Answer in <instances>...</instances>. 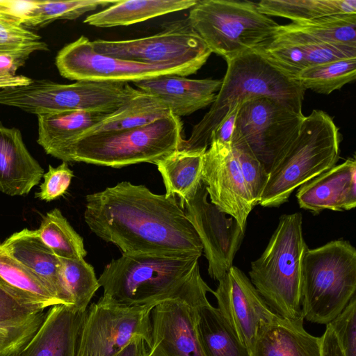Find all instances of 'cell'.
Here are the masks:
<instances>
[{"label": "cell", "instance_id": "obj_1", "mask_svg": "<svg viewBox=\"0 0 356 356\" xmlns=\"http://www.w3.org/2000/svg\"><path fill=\"white\" fill-rule=\"evenodd\" d=\"M85 222L122 254L201 256L200 237L179 199L124 181L86 197Z\"/></svg>", "mask_w": 356, "mask_h": 356}, {"label": "cell", "instance_id": "obj_2", "mask_svg": "<svg viewBox=\"0 0 356 356\" xmlns=\"http://www.w3.org/2000/svg\"><path fill=\"white\" fill-rule=\"evenodd\" d=\"M200 256L185 254H122L98 278L103 296L127 306L156 305L184 296L201 277Z\"/></svg>", "mask_w": 356, "mask_h": 356}, {"label": "cell", "instance_id": "obj_3", "mask_svg": "<svg viewBox=\"0 0 356 356\" xmlns=\"http://www.w3.org/2000/svg\"><path fill=\"white\" fill-rule=\"evenodd\" d=\"M305 90L296 79L279 69L259 51L228 60L214 102L181 148L207 149L217 126L241 104L253 98L274 99L302 113Z\"/></svg>", "mask_w": 356, "mask_h": 356}, {"label": "cell", "instance_id": "obj_4", "mask_svg": "<svg viewBox=\"0 0 356 356\" xmlns=\"http://www.w3.org/2000/svg\"><path fill=\"white\" fill-rule=\"evenodd\" d=\"M182 131L180 118L170 114L144 126L79 138L54 157L64 162L115 168L140 163L155 164L181 147Z\"/></svg>", "mask_w": 356, "mask_h": 356}, {"label": "cell", "instance_id": "obj_5", "mask_svg": "<svg viewBox=\"0 0 356 356\" xmlns=\"http://www.w3.org/2000/svg\"><path fill=\"white\" fill-rule=\"evenodd\" d=\"M302 225L300 213L282 215L265 250L252 261L249 271L250 282L269 308L289 320L303 318L302 266L308 248Z\"/></svg>", "mask_w": 356, "mask_h": 356}, {"label": "cell", "instance_id": "obj_6", "mask_svg": "<svg viewBox=\"0 0 356 356\" xmlns=\"http://www.w3.org/2000/svg\"><path fill=\"white\" fill-rule=\"evenodd\" d=\"M341 134L333 118L313 110L298 134L269 172L258 204L277 207L296 188L334 166L340 154Z\"/></svg>", "mask_w": 356, "mask_h": 356}, {"label": "cell", "instance_id": "obj_7", "mask_svg": "<svg viewBox=\"0 0 356 356\" xmlns=\"http://www.w3.org/2000/svg\"><path fill=\"white\" fill-rule=\"evenodd\" d=\"M187 21L211 52L226 62L268 45L280 26L249 1H197Z\"/></svg>", "mask_w": 356, "mask_h": 356}, {"label": "cell", "instance_id": "obj_8", "mask_svg": "<svg viewBox=\"0 0 356 356\" xmlns=\"http://www.w3.org/2000/svg\"><path fill=\"white\" fill-rule=\"evenodd\" d=\"M356 290V250L336 240L307 248L302 266L301 308L307 321L327 325L345 308Z\"/></svg>", "mask_w": 356, "mask_h": 356}, {"label": "cell", "instance_id": "obj_9", "mask_svg": "<svg viewBox=\"0 0 356 356\" xmlns=\"http://www.w3.org/2000/svg\"><path fill=\"white\" fill-rule=\"evenodd\" d=\"M140 92L128 83L32 80L26 86L0 90V105L37 115L66 111L113 113Z\"/></svg>", "mask_w": 356, "mask_h": 356}, {"label": "cell", "instance_id": "obj_10", "mask_svg": "<svg viewBox=\"0 0 356 356\" xmlns=\"http://www.w3.org/2000/svg\"><path fill=\"white\" fill-rule=\"evenodd\" d=\"M305 117L274 99H249L239 108L232 143L247 147L269 173L297 137Z\"/></svg>", "mask_w": 356, "mask_h": 356}, {"label": "cell", "instance_id": "obj_11", "mask_svg": "<svg viewBox=\"0 0 356 356\" xmlns=\"http://www.w3.org/2000/svg\"><path fill=\"white\" fill-rule=\"evenodd\" d=\"M155 306H127L102 296L86 310L75 356H115L136 337H143L149 346Z\"/></svg>", "mask_w": 356, "mask_h": 356}, {"label": "cell", "instance_id": "obj_12", "mask_svg": "<svg viewBox=\"0 0 356 356\" xmlns=\"http://www.w3.org/2000/svg\"><path fill=\"white\" fill-rule=\"evenodd\" d=\"M56 65L61 76L70 80L136 82L165 75L186 76L202 66L196 63L146 64L121 60L97 53L83 35L58 53Z\"/></svg>", "mask_w": 356, "mask_h": 356}, {"label": "cell", "instance_id": "obj_13", "mask_svg": "<svg viewBox=\"0 0 356 356\" xmlns=\"http://www.w3.org/2000/svg\"><path fill=\"white\" fill-rule=\"evenodd\" d=\"M91 43L98 54L146 64L190 63L203 66L211 54L187 19L171 23L161 32L148 37L96 40Z\"/></svg>", "mask_w": 356, "mask_h": 356}, {"label": "cell", "instance_id": "obj_14", "mask_svg": "<svg viewBox=\"0 0 356 356\" xmlns=\"http://www.w3.org/2000/svg\"><path fill=\"white\" fill-rule=\"evenodd\" d=\"M213 290L200 277L182 296L163 300L151 312L148 356H204L197 334L198 305Z\"/></svg>", "mask_w": 356, "mask_h": 356}, {"label": "cell", "instance_id": "obj_15", "mask_svg": "<svg viewBox=\"0 0 356 356\" xmlns=\"http://www.w3.org/2000/svg\"><path fill=\"white\" fill-rule=\"evenodd\" d=\"M184 207L201 241L208 261L209 275L218 281L233 266L245 230L232 217L227 218L224 212L209 202L202 181L194 197Z\"/></svg>", "mask_w": 356, "mask_h": 356}, {"label": "cell", "instance_id": "obj_16", "mask_svg": "<svg viewBox=\"0 0 356 356\" xmlns=\"http://www.w3.org/2000/svg\"><path fill=\"white\" fill-rule=\"evenodd\" d=\"M202 181L211 203L245 230L248 216L255 204L230 145L210 143L204 154Z\"/></svg>", "mask_w": 356, "mask_h": 356}, {"label": "cell", "instance_id": "obj_17", "mask_svg": "<svg viewBox=\"0 0 356 356\" xmlns=\"http://www.w3.org/2000/svg\"><path fill=\"white\" fill-rule=\"evenodd\" d=\"M212 293L223 316L250 350L259 325L270 321L276 314L266 305L250 279L234 266L218 280V286Z\"/></svg>", "mask_w": 356, "mask_h": 356}, {"label": "cell", "instance_id": "obj_18", "mask_svg": "<svg viewBox=\"0 0 356 356\" xmlns=\"http://www.w3.org/2000/svg\"><path fill=\"white\" fill-rule=\"evenodd\" d=\"M259 51L295 79L302 70L313 66L356 58V47L318 42L301 33L282 29L280 25L273 41Z\"/></svg>", "mask_w": 356, "mask_h": 356}, {"label": "cell", "instance_id": "obj_19", "mask_svg": "<svg viewBox=\"0 0 356 356\" xmlns=\"http://www.w3.org/2000/svg\"><path fill=\"white\" fill-rule=\"evenodd\" d=\"M296 197L300 208L315 214L324 210L354 209L356 206L355 156L300 186Z\"/></svg>", "mask_w": 356, "mask_h": 356}, {"label": "cell", "instance_id": "obj_20", "mask_svg": "<svg viewBox=\"0 0 356 356\" xmlns=\"http://www.w3.org/2000/svg\"><path fill=\"white\" fill-rule=\"evenodd\" d=\"M86 310L65 305L51 307L32 338L10 356H75Z\"/></svg>", "mask_w": 356, "mask_h": 356}, {"label": "cell", "instance_id": "obj_21", "mask_svg": "<svg viewBox=\"0 0 356 356\" xmlns=\"http://www.w3.org/2000/svg\"><path fill=\"white\" fill-rule=\"evenodd\" d=\"M134 83L138 90L159 99L172 114L180 118L211 105L222 80L165 75Z\"/></svg>", "mask_w": 356, "mask_h": 356}, {"label": "cell", "instance_id": "obj_22", "mask_svg": "<svg viewBox=\"0 0 356 356\" xmlns=\"http://www.w3.org/2000/svg\"><path fill=\"white\" fill-rule=\"evenodd\" d=\"M303 321L276 314L270 321L261 322L250 348L251 356H321V337L308 333Z\"/></svg>", "mask_w": 356, "mask_h": 356}, {"label": "cell", "instance_id": "obj_23", "mask_svg": "<svg viewBox=\"0 0 356 356\" xmlns=\"http://www.w3.org/2000/svg\"><path fill=\"white\" fill-rule=\"evenodd\" d=\"M44 174L26 148L20 131L0 122V191L10 196L26 195Z\"/></svg>", "mask_w": 356, "mask_h": 356}, {"label": "cell", "instance_id": "obj_24", "mask_svg": "<svg viewBox=\"0 0 356 356\" xmlns=\"http://www.w3.org/2000/svg\"><path fill=\"white\" fill-rule=\"evenodd\" d=\"M1 245L11 257L39 278L63 305L71 306L60 279V259L43 243L37 229H24L17 232Z\"/></svg>", "mask_w": 356, "mask_h": 356}, {"label": "cell", "instance_id": "obj_25", "mask_svg": "<svg viewBox=\"0 0 356 356\" xmlns=\"http://www.w3.org/2000/svg\"><path fill=\"white\" fill-rule=\"evenodd\" d=\"M111 113L94 111H66L38 115L37 142L47 154L54 156Z\"/></svg>", "mask_w": 356, "mask_h": 356}, {"label": "cell", "instance_id": "obj_26", "mask_svg": "<svg viewBox=\"0 0 356 356\" xmlns=\"http://www.w3.org/2000/svg\"><path fill=\"white\" fill-rule=\"evenodd\" d=\"M0 290L19 304L44 310L63 305L33 273L11 257L0 243Z\"/></svg>", "mask_w": 356, "mask_h": 356}, {"label": "cell", "instance_id": "obj_27", "mask_svg": "<svg viewBox=\"0 0 356 356\" xmlns=\"http://www.w3.org/2000/svg\"><path fill=\"white\" fill-rule=\"evenodd\" d=\"M207 149L179 148L155 163L165 185V195L177 197L183 207L194 197L202 181Z\"/></svg>", "mask_w": 356, "mask_h": 356}, {"label": "cell", "instance_id": "obj_28", "mask_svg": "<svg viewBox=\"0 0 356 356\" xmlns=\"http://www.w3.org/2000/svg\"><path fill=\"white\" fill-rule=\"evenodd\" d=\"M197 2V0H119L88 15L83 22L100 28L129 26L191 8Z\"/></svg>", "mask_w": 356, "mask_h": 356}, {"label": "cell", "instance_id": "obj_29", "mask_svg": "<svg viewBox=\"0 0 356 356\" xmlns=\"http://www.w3.org/2000/svg\"><path fill=\"white\" fill-rule=\"evenodd\" d=\"M196 329L204 356H251L250 349L208 299L197 307Z\"/></svg>", "mask_w": 356, "mask_h": 356}, {"label": "cell", "instance_id": "obj_30", "mask_svg": "<svg viewBox=\"0 0 356 356\" xmlns=\"http://www.w3.org/2000/svg\"><path fill=\"white\" fill-rule=\"evenodd\" d=\"M170 114V110L159 99L141 91L127 104L88 129L78 138L93 134L144 126Z\"/></svg>", "mask_w": 356, "mask_h": 356}, {"label": "cell", "instance_id": "obj_31", "mask_svg": "<svg viewBox=\"0 0 356 356\" xmlns=\"http://www.w3.org/2000/svg\"><path fill=\"white\" fill-rule=\"evenodd\" d=\"M257 6L267 16L287 18L292 22L334 15L356 14L355 0H261Z\"/></svg>", "mask_w": 356, "mask_h": 356}, {"label": "cell", "instance_id": "obj_32", "mask_svg": "<svg viewBox=\"0 0 356 356\" xmlns=\"http://www.w3.org/2000/svg\"><path fill=\"white\" fill-rule=\"evenodd\" d=\"M321 43L356 47V14H340L280 25Z\"/></svg>", "mask_w": 356, "mask_h": 356}, {"label": "cell", "instance_id": "obj_33", "mask_svg": "<svg viewBox=\"0 0 356 356\" xmlns=\"http://www.w3.org/2000/svg\"><path fill=\"white\" fill-rule=\"evenodd\" d=\"M37 230L43 243L58 258L80 260L86 256L82 237L58 209L48 212Z\"/></svg>", "mask_w": 356, "mask_h": 356}, {"label": "cell", "instance_id": "obj_34", "mask_svg": "<svg viewBox=\"0 0 356 356\" xmlns=\"http://www.w3.org/2000/svg\"><path fill=\"white\" fill-rule=\"evenodd\" d=\"M60 279L70 305L86 311L96 291L100 287L94 268L84 259H60Z\"/></svg>", "mask_w": 356, "mask_h": 356}, {"label": "cell", "instance_id": "obj_35", "mask_svg": "<svg viewBox=\"0 0 356 356\" xmlns=\"http://www.w3.org/2000/svg\"><path fill=\"white\" fill-rule=\"evenodd\" d=\"M356 58L342 59L313 66L302 70L296 76L305 90L329 95L354 81Z\"/></svg>", "mask_w": 356, "mask_h": 356}, {"label": "cell", "instance_id": "obj_36", "mask_svg": "<svg viewBox=\"0 0 356 356\" xmlns=\"http://www.w3.org/2000/svg\"><path fill=\"white\" fill-rule=\"evenodd\" d=\"M44 310L25 307L0 290V329L22 346L34 335L44 321Z\"/></svg>", "mask_w": 356, "mask_h": 356}, {"label": "cell", "instance_id": "obj_37", "mask_svg": "<svg viewBox=\"0 0 356 356\" xmlns=\"http://www.w3.org/2000/svg\"><path fill=\"white\" fill-rule=\"evenodd\" d=\"M119 0L35 1L22 26H42L56 19H75L87 12L107 8Z\"/></svg>", "mask_w": 356, "mask_h": 356}, {"label": "cell", "instance_id": "obj_38", "mask_svg": "<svg viewBox=\"0 0 356 356\" xmlns=\"http://www.w3.org/2000/svg\"><path fill=\"white\" fill-rule=\"evenodd\" d=\"M41 37L0 14V55H30L35 51H48Z\"/></svg>", "mask_w": 356, "mask_h": 356}, {"label": "cell", "instance_id": "obj_39", "mask_svg": "<svg viewBox=\"0 0 356 356\" xmlns=\"http://www.w3.org/2000/svg\"><path fill=\"white\" fill-rule=\"evenodd\" d=\"M231 147L248 189L257 205L267 183L269 173L247 147L240 143H232Z\"/></svg>", "mask_w": 356, "mask_h": 356}, {"label": "cell", "instance_id": "obj_40", "mask_svg": "<svg viewBox=\"0 0 356 356\" xmlns=\"http://www.w3.org/2000/svg\"><path fill=\"white\" fill-rule=\"evenodd\" d=\"M339 341L344 356H356V297L329 323Z\"/></svg>", "mask_w": 356, "mask_h": 356}, {"label": "cell", "instance_id": "obj_41", "mask_svg": "<svg viewBox=\"0 0 356 356\" xmlns=\"http://www.w3.org/2000/svg\"><path fill=\"white\" fill-rule=\"evenodd\" d=\"M73 171L67 162L56 168L49 165L48 171L44 174V181L40 186V191L35 196L41 200L50 202L63 195L67 191L72 177Z\"/></svg>", "mask_w": 356, "mask_h": 356}, {"label": "cell", "instance_id": "obj_42", "mask_svg": "<svg viewBox=\"0 0 356 356\" xmlns=\"http://www.w3.org/2000/svg\"><path fill=\"white\" fill-rule=\"evenodd\" d=\"M239 108H235L212 131L210 143L216 141L231 146Z\"/></svg>", "mask_w": 356, "mask_h": 356}, {"label": "cell", "instance_id": "obj_43", "mask_svg": "<svg viewBox=\"0 0 356 356\" xmlns=\"http://www.w3.org/2000/svg\"><path fill=\"white\" fill-rule=\"evenodd\" d=\"M29 56L26 54H1L0 79L15 78L16 71L24 64Z\"/></svg>", "mask_w": 356, "mask_h": 356}, {"label": "cell", "instance_id": "obj_44", "mask_svg": "<svg viewBox=\"0 0 356 356\" xmlns=\"http://www.w3.org/2000/svg\"><path fill=\"white\" fill-rule=\"evenodd\" d=\"M321 356H344L337 337L329 324L321 337Z\"/></svg>", "mask_w": 356, "mask_h": 356}, {"label": "cell", "instance_id": "obj_45", "mask_svg": "<svg viewBox=\"0 0 356 356\" xmlns=\"http://www.w3.org/2000/svg\"><path fill=\"white\" fill-rule=\"evenodd\" d=\"M115 356H148V346L143 337H136Z\"/></svg>", "mask_w": 356, "mask_h": 356}, {"label": "cell", "instance_id": "obj_46", "mask_svg": "<svg viewBox=\"0 0 356 356\" xmlns=\"http://www.w3.org/2000/svg\"><path fill=\"white\" fill-rule=\"evenodd\" d=\"M31 81L32 79L20 75L16 76L13 79H0V89L26 86Z\"/></svg>", "mask_w": 356, "mask_h": 356}]
</instances>
